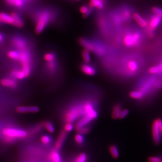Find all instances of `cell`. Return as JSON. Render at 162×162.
<instances>
[{
	"instance_id": "obj_1",
	"label": "cell",
	"mask_w": 162,
	"mask_h": 162,
	"mask_svg": "<svg viewBox=\"0 0 162 162\" xmlns=\"http://www.w3.org/2000/svg\"><path fill=\"white\" fill-rule=\"evenodd\" d=\"M51 21V14L49 11L43 10L39 12L36 16V25L35 32L39 34L47 27Z\"/></svg>"
},
{
	"instance_id": "obj_2",
	"label": "cell",
	"mask_w": 162,
	"mask_h": 162,
	"mask_svg": "<svg viewBox=\"0 0 162 162\" xmlns=\"http://www.w3.org/2000/svg\"><path fill=\"white\" fill-rule=\"evenodd\" d=\"M20 56L19 61L21 64L22 70L25 77L29 76L31 72V61L32 57L30 50L28 48L24 49L19 51Z\"/></svg>"
},
{
	"instance_id": "obj_3",
	"label": "cell",
	"mask_w": 162,
	"mask_h": 162,
	"mask_svg": "<svg viewBox=\"0 0 162 162\" xmlns=\"http://www.w3.org/2000/svg\"><path fill=\"white\" fill-rule=\"evenodd\" d=\"M84 114V108L81 106H76L68 110L65 114V119L67 122L72 123Z\"/></svg>"
},
{
	"instance_id": "obj_4",
	"label": "cell",
	"mask_w": 162,
	"mask_h": 162,
	"mask_svg": "<svg viewBox=\"0 0 162 162\" xmlns=\"http://www.w3.org/2000/svg\"><path fill=\"white\" fill-rule=\"evenodd\" d=\"M142 40V36L139 32L129 33L125 36L124 44L128 47H133L138 45Z\"/></svg>"
},
{
	"instance_id": "obj_5",
	"label": "cell",
	"mask_w": 162,
	"mask_h": 162,
	"mask_svg": "<svg viewBox=\"0 0 162 162\" xmlns=\"http://www.w3.org/2000/svg\"><path fill=\"white\" fill-rule=\"evenodd\" d=\"M3 135L9 139H21L26 137L27 132L24 130L15 128H5L2 131Z\"/></svg>"
},
{
	"instance_id": "obj_6",
	"label": "cell",
	"mask_w": 162,
	"mask_h": 162,
	"mask_svg": "<svg viewBox=\"0 0 162 162\" xmlns=\"http://www.w3.org/2000/svg\"><path fill=\"white\" fill-rule=\"evenodd\" d=\"M11 43L13 46L18 49L19 51L26 48L28 42L26 39L21 36H14L12 38Z\"/></svg>"
},
{
	"instance_id": "obj_7",
	"label": "cell",
	"mask_w": 162,
	"mask_h": 162,
	"mask_svg": "<svg viewBox=\"0 0 162 162\" xmlns=\"http://www.w3.org/2000/svg\"><path fill=\"white\" fill-rule=\"evenodd\" d=\"M152 136L154 143L158 145L161 142V133L158 126V119L154 121L152 124Z\"/></svg>"
},
{
	"instance_id": "obj_8",
	"label": "cell",
	"mask_w": 162,
	"mask_h": 162,
	"mask_svg": "<svg viewBox=\"0 0 162 162\" xmlns=\"http://www.w3.org/2000/svg\"><path fill=\"white\" fill-rule=\"evenodd\" d=\"M85 114H86L92 120L96 119L98 116V113L94 108V106L91 102H86L84 105Z\"/></svg>"
},
{
	"instance_id": "obj_9",
	"label": "cell",
	"mask_w": 162,
	"mask_h": 162,
	"mask_svg": "<svg viewBox=\"0 0 162 162\" xmlns=\"http://www.w3.org/2000/svg\"><path fill=\"white\" fill-rule=\"evenodd\" d=\"M81 70L84 74L89 76H93L97 74L96 69L93 66L88 64L87 63L81 65Z\"/></svg>"
},
{
	"instance_id": "obj_10",
	"label": "cell",
	"mask_w": 162,
	"mask_h": 162,
	"mask_svg": "<svg viewBox=\"0 0 162 162\" xmlns=\"http://www.w3.org/2000/svg\"><path fill=\"white\" fill-rule=\"evenodd\" d=\"M78 42L80 45L83 47L84 49H87L89 51L93 52L94 51V43L93 41H89L86 38L81 37L78 40Z\"/></svg>"
},
{
	"instance_id": "obj_11",
	"label": "cell",
	"mask_w": 162,
	"mask_h": 162,
	"mask_svg": "<svg viewBox=\"0 0 162 162\" xmlns=\"http://www.w3.org/2000/svg\"><path fill=\"white\" fill-rule=\"evenodd\" d=\"M162 18H161L160 16H158L156 15H154L151 17L150 21L149 22V27L148 30L153 31L155 28L158 27L160 25V24L162 22Z\"/></svg>"
},
{
	"instance_id": "obj_12",
	"label": "cell",
	"mask_w": 162,
	"mask_h": 162,
	"mask_svg": "<svg viewBox=\"0 0 162 162\" xmlns=\"http://www.w3.org/2000/svg\"><path fill=\"white\" fill-rule=\"evenodd\" d=\"M17 111L22 114L36 113L39 111V108L36 106H19L17 107Z\"/></svg>"
},
{
	"instance_id": "obj_13",
	"label": "cell",
	"mask_w": 162,
	"mask_h": 162,
	"mask_svg": "<svg viewBox=\"0 0 162 162\" xmlns=\"http://www.w3.org/2000/svg\"><path fill=\"white\" fill-rule=\"evenodd\" d=\"M67 136H68V132H66L65 130H64L62 131L61 133H60L59 137L57 139V141L55 144V149L59 150L61 148Z\"/></svg>"
},
{
	"instance_id": "obj_14",
	"label": "cell",
	"mask_w": 162,
	"mask_h": 162,
	"mask_svg": "<svg viewBox=\"0 0 162 162\" xmlns=\"http://www.w3.org/2000/svg\"><path fill=\"white\" fill-rule=\"evenodd\" d=\"M7 24L13 25L14 20L11 15L5 12H0V24Z\"/></svg>"
},
{
	"instance_id": "obj_15",
	"label": "cell",
	"mask_w": 162,
	"mask_h": 162,
	"mask_svg": "<svg viewBox=\"0 0 162 162\" xmlns=\"http://www.w3.org/2000/svg\"><path fill=\"white\" fill-rule=\"evenodd\" d=\"M14 20L13 25L17 28H22L24 25L23 20L18 13L13 12L10 14Z\"/></svg>"
},
{
	"instance_id": "obj_16",
	"label": "cell",
	"mask_w": 162,
	"mask_h": 162,
	"mask_svg": "<svg viewBox=\"0 0 162 162\" xmlns=\"http://www.w3.org/2000/svg\"><path fill=\"white\" fill-rule=\"evenodd\" d=\"M92 121V119L89 118V116L86 115L84 116H83L82 118L80 120L76 123V124L75 125V128L76 130H78V129H80V128L84 127L85 126L87 125L88 124H89V123L91 122Z\"/></svg>"
},
{
	"instance_id": "obj_17",
	"label": "cell",
	"mask_w": 162,
	"mask_h": 162,
	"mask_svg": "<svg viewBox=\"0 0 162 162\" xmlns=\"http://www.w3.org/2000/svg\"><path fill=\"white\" fill-rule=\"evenodd\" d=\"M105 0H90L89 7L93 8H96L99 9H102L104 7Z\"/></svg>"
},
{
	"instance_id": "obj_18",
	"label": "cell",
	"mask_w": 162,
	"mask_h": 162,
	"mask_svg": "<svg viewBox=\"0 0 162 162\" xmlns=\"http://www.w3.org/2000/svg\"><path fill=\"white\" fill-rule=\"evenodd\" d=\"M1 83L4 87L11 88H15L17 87V83L14 80L9 78H4L1 80Z\"/></svg>"
},
{
	"instance_id": "obj_19",
	"label": "cell",
	"mask_w": 162,
	"mask_h": 162,
	"mask_svg": "<svg viewBox=\"0 0 162 162\" xmlns=\"http://www.w3.org/2000/svg\"><path fill=\"white\" fill-rule=\"evenodd\" d=\"M133 18L134 20L137 22V23L139 24V26H141L142 27H146L147 26V24L146 21L144 19L142 18V17L139 14L135 13L133 14Z\"/></svg>"
},
{
	"instance_id": "obj_20",
	"label": "cell",
	"mask_w": 162,
	"mask_h": 162,
	"mask_svg": "<svg viewBox=\"0 0 162 162\" xmlns=\"http://www.w3.org/2000/svg\"><path fill=\"white\" fill-rule=\"evenodd\" d=\"M49 158L52 162H62L61 156L57 149L52 150L49 155Z\"/></svg>"
},
{
	"instance_id": "obj_21",
	"label": "cell",
	"mask_w": 162,
	"mask_h": 162,
	"mask_svg": "<svg viewBox=\"0 0 162 162\" xmlns=\"http://www.w3.org/2000/svg\"><path fill=\"white\" fill-rule=\"evenodd\" d=\"M80 12L83 15V16L85 18L89 16L90 14L92 13L93 11V9L90 7L89 5H82L81 6L80 9Z\"/></svg>"
},
{
	"instance_id": "obj_22",
	"label": "cell",
	"mask_w": 162,
	"mask_h": 162,
	"mask_svg": "<svg viewBox=\"0 0 162 162\" xmlns=\"http://www.w3.org/2000/svg\"><path fill=\"white\" fill-rule=\"evenodd\" d=\"M122 110V106L121 104H115L114 107H113L112 113V117L113 119H118L120 116V112Z\"/></svg>"
},
{
	"instance_id": "obj_23",
	"label": "cell",
	"mask_w": 162,
	"mask_h": 162,
	"mask_svg": "<svg viewBox=\"0 0 162 162\" xmlns=\"http://www.w3.org/2000/svg\"><path fill=\"white\" fill-rule=\"evenodd\" d=\"M127 67L130 72H135L137 71V70L138 69L139 65L136 61H135L134 60H131L127 64Z\"/></svg>"
},
{
	"instance_id": "obj_24",
	"label": "cell",
	"mask_w": 162,
	"mask_h": 162,
	"mask_svg": "<svg viewBox=\"0 0 162 162\" xmlns=\"http://www.w3.org/2000/svg\"><path fill=\"white\" fill-rule=\"evenodd\" d=\"M144 95L140 90L133 91L129 93V96L135 99H141Z\"/></svg>"
},
{
	"instance_id": "obj_25",
	"label": "cell",
	"mask_w": 162,
	"mask_h": 162,
	"mask_svg": "<svg viewBox=\"0 0 162 162\" xmlns=\"http://www.w3.org/2000/svg\"><path fill=\"white\" fill-rule=\"evenodd\" d=\"M12 75L19 80H22L26 77L22 70H13L12 72Z\"/></svg>"
},
{
	"instance_id": "obj_26",
	"label": "cell",
	"mask_w": 162,
	"mask_h": 162,
	"mask_svg": "<svg viewBox=\"0 0 162 162\" xmlns=\"http://www.w3.org/2000/svg\"><path fill=\"white\" fill-rule=\"evenodd\" d=\"M56 56H57L56 54L54 52H49V53L45 54L44 55V59L47 62L52 61L55 60Z\"/></svg>"
},
{
	"instance_id": "obj_27",
	"label": "cell",
	"mask_w": 162,
	"mask_h": 162,
	"mask_svg": "<svg viewBox=\"0 0 162 162\" xmlns=\"http://www.w3.org/2000/svg\"><path fill=\"white\" fill-rule=\"evenodd\" d=\"M110 151L113 158H118L119 157V150L116 145H111L110 147Z\"/></svg>"
},
{
	"instance_id": "obj_28",
	"label": "cell",
	"mask_w": 162,
	"mask_h": 162,
	"mask_svg": "<svg viewBox=\"0 0 162 162\" xmlns=\"http://www.w3.org/2000/svg\"><path fill=\"white\" fill-rule=\"evenodd\" d=\"M120 18L123 21H129L131 18V13L128 9H124L123 11L122 14Z\"/></svg>"
},
{
	"instance_id": "obj_29",
	"label": "cell",
	"mask_w": 162,
	"mask_h": 162,
	"mask_svg": "<svg viewBox=\"0 0 162 162\" xmlns=\"http://www.w3.org/2000/svg\"><path fill=\"white\" fill-rule=\"evenodd\" d=\"M82 57L83 60L84 61L85 63H89L91 62V55L89 54V51L84 49L82 51Z\"/></svg>"
},
{
	"instance_id": "obj_30",
	"label": "cell",
	"mask_w": 162,
	"mask_h": 162,
	"mask_svg": "<svg viewBox=\"0 0 162 162\" xmlns=\"http://www.w3.org/2000/svg\"><path fill=\"white\" fill-rule=\"evenodd\" d=\"M7 56L9 58L13 60H19L20 53L17 51H10L8 52Z\"/></svg>"
},
{
	"instance_id": "obj_31",
	"label": "cell",
	"mask_w": 162,
	"mask_h": 162,
	"mask_svg": "<svg viewBox=\"0 0 162 162\" xmlns=\"http://www.w3.org/2000/svg\"><path fill=\"white\" fill-rule=\"evenodd\" d=\"M44 127L46 129V130H47L48 132L51 133H53L55 131V128H54V125L52 124V122H49V121H46L43 124Z\"/></svg>"
},
{
	"instance_id": "obj_32",
	"label": "cell",
	"mask_w": 162,
	"mask_h": 162,
	"mask_svg": "<svg viewBox=\"0 0 162 162\" xmlns=\"http://www.w3.org/2000/svg\"><path fill=\"white\" fill-rule=\"evenodd\" d=\"M87 155L84 153H82L78 155L75 162H86Z\"/></svg>"
},
{
	"instance_id": "obj_33",
	"label": "cell",
	"mask_w": 162,
	"mask_h": 162,
	"mask_svg": "<svg viewBox=\"0 0 162 162\" xmlns=\"http://www.w3.org/2000/svg\"><path fill=\"white\" fill-rule=\"evenodd\" d=\"M74 139H75L76 143L78 145L82 144L84 143V138L83 135H81V134H80V133L75 135Z\"/></svg>"
},
{
	"instance_id": "obj_34",
	"label": "cell",
	"mask_w": 162,
	"mask_h": 162,
	"mask_svg": "<svg viewBox=\"0 0 162 162\" xmlns=\"http://www.w3.org/2000/svg\"><path fill=\"white\" fill-rule=\"evenodd\" d=\"M56 66H57V63H56L55 60H54V61H52L47 62V68L49 69V70L51 71V72L55 70V69H56Z\"/></svg>"
},
{
	"instance_id": "obj_35",
	"label": "cell",
	"mask_w": 162,
	"mask_h": 162,
	"mask_svg": "<svg viewBox=\"0 0 162 162\" xmlns=\"http://www.w3.org/2000/svg\"><path fill=\"white\" fill-rule=\"evenodd\" d=\"M152 12L156 15L160 16L161 18L162 19V9L160 7H152Z\"/></svg>"
},
{
	"instance_id": "obj_36",
	"label": "cell",
	"mask_w": 162,
	"mask_h": 162,
	"mask_svg": "<svg viewBox=\"0 0 162 162\" xmlns=\"http://www.w3.org/2000/svg\"><path fill=\"white\" fill-rule=\"evenodd\" d=\"M149 162H162V157L160 156H150L148 158Z\"/></svg>"
},
{
	"instance_id": "obj_37",
	"label": "cell",
	"mask_w": 162,
	"mask_h": 162,
	"mask_svg": "<svg viewBox=\"0 0 162 162\" xmlns=\"http://www.w3.org/2000/svg\"><path fill=\"white\" fill-rule=\"evenodd\" d=\"M51 141V138L49 135H44L41 137V142L44 144H46V145L49 144Z\"/></svg>"
},
{
	"instance_id": "obj_38",
	"label": "cell",
	"mask_w": 162,
	"mask_h": 162,
	"mask_svg": "<svg viewBox=\"0 0 162 162\" xmlns=\"http://www.w3.org/2000/svg\"><path fill=\"white\" fill-rule=\"evenodd\" d=\"M148 72H149V73H150L151 74H157L160 73L161 71H160V68L158 67V66H154V67H152L150 68Z\"/></svg>"
},
{
	"instance_id": "obj_39",
	"label": "cell",
	"mask_w": 162,
	"mask_h": 162,
	"mask_svg": "<svg viewBox=\"0 0 162 162\" xmlns=\"http://www.w3.org/2000/svg\"><path fill=\"white\" fill-rule=\"evenodd\" d=\"M78 131V133H80V134H81V135H86V134H87L89 131V128L87 127H86L85 126L84 127H81L80 128V129L77 130Z\"/></svg>"
},
{
	"instance_id": "obj_40",
	"label": "cell",
	"mask_w": 162,
	"mask_h": 162,
	"mask_svg": "<svg viewBox=\"0 0 162 162\" xmlns=\"http://www.w3.org/2000/svg\"><path fill=\"white\" fill-rule=\"evenodd\" d=\"M129 114V110L128 109H123V110H121V111L118 119H123L125 118Z\"/></svg>"
},
{
	"instance_id": "obj_41",
	"label": "cell",
	"mask_w": 162,
	"mask_h": 162,
	"mask_svg": "<svg viewBox=\"0 0 162 162\" xmlns=\"http://www.w3.org/2000/svg\"><path fill=\"white\" fill-rule=\"evenodd\" d=\"M73 129V125L72 123L67 122L65 125L64 130H65L66 132H70Z\"/></svg>"
},
{
	"instance_id": "obj_42",
	"label": "cell",
	"mask_w": 162,
	"mask_h": 162,
	"mask_svg": "<svg viewBox=\"0 0 162 162\" xmlns=\"http://www.w3.org/2000/svg\"><path fill=\"white\" fill-rule=\"evenodd\" d=\"M158 121L160 131H161V134H162V120H161V119H158Z\"/></svg>"
},
{
	"instance_id": "obj_43",
	"label": "cell",
	"mask_w": 162,
	"mask_h": 162,
	"mask_svg": "<svg viewBox=\"0 0 162 162\" xmlns=\"http://www.w3.org/2000/svg\"><path fill=\"white\" fill-rule=\"evenodd\" d=\"M4 41V37L2 33H0V44L2 43Z\"/></svg>"
},
{
	"instance_id": "obj_44",
	"label": "cell",
	"mask_w": 162,
	"mask_h": 162,
	"mask_svg": "<svg viewBox=\"0 0 162 162\" xmlns=\"http://www.w3.org/2000/svg\"><path fill=\"white\" fill-rule=\"evenodd\" d=\"M13 1V0H5V2L7 3V4H9V5H12Z\"/></svg>"
},
{
	"instance_id": "obj_45",
	"label": "cell",
	"mask_w": 162,
	"mask_h": 162,
	"mask_svg": "<svg viewBox=\"0 0 162 162\" xmlns=\"http://www.w3.org/2000/svg\"><path fill=\"white\" fill-rule=\"evenodd\" d=\"M158 67L160 68V71H161V72H162V61L160 65H158Z\"/></svg>"
},
{
	"instance_id": "obj_46",
	"label": "cell",
	"mask_w": 162,
	"mask_h": 162,
	"mask_svg": "<svg viewBox=\"0 0 162 162\" xmlns=\"http://www.w3.org/2000/svg\"><path fill=\"white\" fill-rule=\"evenodd\" d=\"M78 1H79V0H78Z\"/></svg>"
}]
</instances>
